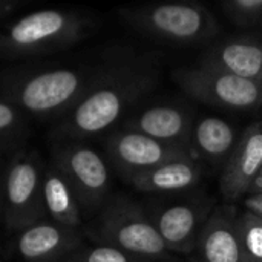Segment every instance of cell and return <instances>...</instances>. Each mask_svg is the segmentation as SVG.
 <instances>
[{
  "label": "cell",
  "mask_w": 262,
  "mask_h": 262,
  "mask_svg": "<svg viewBox=\"0 0 262 262\" xmlns=\"http://www.w3.org/2000/svg\"><path fill=\"white\" fill-rule=\"evenodd\" d=\"M239 137L233 126L218 117H203L193 124L192 150L216 167H224L233 154Z\"/></svg>",
  "instance_id": "cell-18"
},
{
  "label": "cell",
  "mask_w": 262,
  "mask_h": 262,
  "mask_svg": "<svg viewBox=\"0 0 262 262\" xmlns=\"http://www.w3.org/2000/svg\"><path fill=\"white\" fill-rule=\"evenodd\" d=\"M200 64L262 83V38L236 35L221 40L200 58Z\"/></svg>",
  "instance_id": "cell-14"
},
{
  "label": "cell",
  "mask_w": 262,
  "mask_h": 262,
  "mask_svg": "<svg viewBox=\"0 0 262 262\" xmlns=\"http://www.w3.org/2000/svg\"><path fill=\"white\" fill-rule=\"evenodd\" d=\"M84 236L94 244L109 246L149 261L170 259V252L147 212L126 195H111L94 223L86 227Z\"/></svg>",
  "instance_id": "cell-4"
},
{
  "label": "cell",
  "mask_w": 262,
  "mask_h": 262,
  "mask_svg": "<svg viewBox=\"0 0 262 262\" xmlns=\"http://www.w3.org/2000/svg\"><path fill=\"white\" fill-rule=\"evenodd\" d=\"M20 6H21V2L18 0H0V20L12 15Z\"/></svg>",
  "instance_id": "cell-24"
},
{
  "label": "cell",
  "mask_w": 262,
  "mask_h": 262,
  "mask_svg": "<svg viewBox=\"0 0 262 262\" xmlns=\"http://www.w3.org/2000/svg\"><path fill=\"white\" fill-rule=\"evenodd\" d=\"M173 80L190 98L229 111L247 112L262 104V83L250 81L226 71L200 64L180 68Z\"/></svg>",
  "instance_id": "cell-8"
},
{
  "label": "cell",
  "mask_w": 262,
  "mask_h": 262,
  "mask_svg": "<svg viewBox=\"0 0 262 262\" xmlns=\"http://www.w3.org/2000/svg\"><path fill=\"white\" fill-rule=\"evenodd\" d=\"M0 262H6L5 261V256H3V252H2V247H0Z\"/></svg>",
  "instance_id": "cell-26"
},
{
  "label": "cell",
  "mask_w": 262,
  "mask_h": 262,
  "mask_svg": "<svg viewBox=\"0 0 262 262\" xmlns=\"http://www.w3.org/2000/svg\"><path fill=\"white\" fill-rule=\"evenodd\" d=\"M193 117L186 107L175 104H155L127 118L123 129L140 132L157 141L183 147L193 154Z\"/></svg>",
  "instance_id": "cell-13"
},
{
  "label": "cell",
  "mask_w": 262,
  "mask_h": 262,
  "mask_svg": "<svg viewBox=\"0 0 262 262\" xmlns=\"http://www.w3.org/2000/svg\"><path fill=\"white\" fill-rule=\"evenodd\" d=\"M2 169H3V167H0V181H2Z\"/></svg>",
  "instance_id": "cell-27"
},
{
  "label": "cell",
  "mask_w": 262,
  "mask_h": 262,
  "mask_svg": "<svg viewBox=\"0 0 262 262\" xmlns=\"http://www.w3.org/2000/svg\"><path fill=\"white\" fill-rule=\"evenodd\" d=\"M203 177V167L193 157L164 163L127 181L143 193H177L195 187Z\"/></svg>",
  "instance_id": "cell-17"
},
{
  "label": "cell",
  "mask_w": 262,
  "mask_h": 262,
  "mask_svg": "<svg viewBox=\"0 0 262 262\" xmlns=\"http://www.w3.org/2000/svg\"><path fill=\"white\" fill-rule=\"evenodd\" d=\"M212 207L213 203L203 198L155 207V210L147 215L170 253L189 255L195 252L203 226L213 212Z\"/></svg>",
  "instance_id": "cell-10"
},
{
  "label": "cell",
  "mask_w": 262,
  "mask_h": 262,
  "mask_svg": "<svg viewBox=\"0 0 262 262\" xmlns=\"http://www.w3.org/2000/svg\"><path fill=\"white\" fill-rule=\"evenodd\" d=\"M49 160L74 189L83 213L97 215L111 198V166L94 147L80 140H57Z\"/></svg>",
  "instance_id": "cell-7"
},
{
  "label": "cell",
  "mask_w": 262,
  "mask_h": 262,
  "mask_svg": "<svg viewBox=\"0 0 262 262\" xmlns=\"http://www.w3.org/2000/svg\"><path fill=\"white\" fill-rule=\"evenodd\" d=\"M236 227L246 262H262V218L246 210L236 218Z\"/></svg>",
  "instance_id": "cell-20"
},
{
  "label": "cell",
  "mask_w": 262,
  "mask_h": 262,
  "mask_svg": "<svg viewBox=\"0 0 262 262\" xmlns=\"http://www.w3.org/2000/svg\"><path fill=\"white\" fill-rule=\"evenodd\" d=\"M246 207L249 212L258 215L262 218V192L259 193H253V195H247L246 196Z\"/></svg>",
  "instance_id": "cell-23"
},
{
  "label": "cell",
  "mask_w": 262,
  "mask_h": 262,
  "mask_svg": "<svg viewBox=\"0 0 262 262\" xmlns=\"http://www.w3.org/2000/svg\"><path fill=\"white\" fill-rule=\"evenodd\" d=\"M97 68L98 61L3 69L0 71V97L25 115L57 121L83 95Z\"/></svg>",
  "instance_id": "cell-2"
},
{
  "label": "cell",
  "mask_w": 262,
  "mask_h": 262,
  "mask_svg": "<svg viewBox=\"0 0 262 262\" xmlns=\"http://www.w3.org/2000/svg\"><path fill=\"white\" fill-rule=\"evenodd\" d=\"M29 137L26 115L12 103L0 97V154L14 155L25 149Z\"/></svg>",
  "instance_id": "cell-19"
},
{
  "label": "cell",
  "mask_w": 262,
  "mask_h": 262,
  "mask_svg": "<svg viewBox=\"0 0 262 262\" xmlns=\"http://www.w3.org/2000/svg\"><path fill=\"white\" fill-rule=\"evenodd\" d=\"M118 15L130 29L170 45H201L220 32L213 14L196 2L124 6Z\"/></svg>",
  "instance_id": "cell-5"
},
{
  "label": "cell",
  "mask_w": 262,
  "mask_h": 262,
  "mask_svg": "<svg viewBox=\"0 0 262 262\" xmlns=\"http://www.w3.org/2000/svg\"><path fill=\"white\" fill-rule=\"evenodd\" d=\"M223 11L236 26H256L262 20V0H229Z\"/></svg>",
  "instance_id": "cell-22"
},
{
  "label": "cell",
  "mask_w": 262,
  "mask_h": 262,
  "mask_svg": "<svg viewBox=\"0 0 262 262\" xmlns=\"http://www.w3.org/2000/svg\"><path fill=\"white\" fill-rule=\"evenodd\" d=\"M100 26L97 14L81 8H45L0 28V58L31 60L89 38Z\"/></svg>",
  "instance_id": "cell-3"
},
{
  "label": "cell",
  "mask_w": 262,
  "mask_h": 262,
  "mask_svg": "<svg viewBox=\"0 0 262 262\" xmlns=\"http://www.w3.org/2000/svg\"><path fill=\"white\" fill-rule=\"evenodd\" d=\"M161 78L158 52H135L115 48L98 60L97 74L77 103L55 121L57 140L86 141L103 135L143 97L152 92Z\"/></svg>",
  "instance_id": "cell-1"
},
{
  "label": "cell",
  "mask_w": 262,
  "mask_h": 262,
  "mask_svg": "<svg viewBox=\"0 0 262 262\" xmlns=\"http://www.w3.org/2000/svg\"><path fill=\"white\" fill-rule=\"evenodd\" d=\"M104 154L109 166H112L126 183L164 163L189 157L196 158L187 149L157 141L129 129H118L106 135Z\"/></svg>",
  "instance_id": "cell-9"
},
{
  "label": "cell",
  "mask_w": 262,
  "mask_h": 262,
  "mask_svg": "<svg viewBox=\"0 0 262 262\" xmlns=\"http://www.w3.org/2000/svg\"><path fill=\"white\" fill-rule=\"evenodd\" d=\"M45 160L35 149H21L2 169L0 221L14 233L46 220L41 195Z\"/></svg>",
  "instance_id": "cell-6"
},
{
  "label": "cell",
  "mask_w": 262,
  "mask_h": 262,
  "mask_svg": "<svg viewBox=\"0 0 262 262\" xmlns=\"http://www.w3.org/2000/svg\"><path fill=\"white\" fill-rule=\"evenodd\" d=\"M259 192H262V167H261V170H259V173L256 175L255 181L252 183L250 190H249V193H247V195H253V193H259Z\"/></svg>",
  "instance_id": "cell-25"
},
{
  "label": "cell",
  "mask_w": 262,
  "mask_h": 262,
  "mask_svg": "<svg viewBox=\"0 0 262 262\" xmlns=\"http://www.w3.org/2000/svg\"><path fill=\"white\" fill-rule=\"evenodd\" d=\"M64 262H154L140 256L129 255L118 249L94 244V243H83Z\"/></svg>",
  "instance_id": "cell-21"
},
{
  "label": "cell",
  "mask_w": 262,
  "mask_h": 262,
  "mask_svg": "<svg viewBox=\"0 0 262 262\" xmlns=\"http://www.w3.org/2000/svg\"><path fill=\"white\" fill-rule=\"evenodd\" d=\"M41 195L46 218L68 230L84 235L83 210L77 195L58 167L51 161H45L41 177Z\"/></svg>",
  "instance_id": "cell-16"
},
{
  "label": "cell",
  "mask_w": 262,
  "mask_h": 262,
  "mask_svg": "<svg viewBox=\"0 0 262 262\" xmlns=\"http://www.w3.org/2000/svg\"><path fill=\"white\" fill-rule=\"evenodd\" d=\"M259 25H261V26H262V20H261V23H259Z\"/></svg>",
  "instance_id": "cell-28"
},
{
  "label": "cell",
  "mask_w": 262,
  "mask_h": 262,
  "mask_svg": "<svg viewBox=\"0 0 262 262\" xmlns=\"http://www.w3.org/2000/svg\"><path fill=\"white\" fill-rule=\"evenodd\" d=\"M262 167V121L249 126L236 143L233 154L223 167L220 190L227 201L247 196Z\"/></svg>",
  "instance_id": "cell-12"
},
{
  "label": "cell",
  "mask_w": 262,
  "mask_h": 262,
  "mask_svg": "<svg viewBox=\"0 0 262 262\" xmlns=\"http://www.w3.org/2000/svg\"><path fill=\"white\" fill-rule=\"evenodd\" d=\"M236 215L229 209H218L210 213L198 236L193 262H246Z\"/></svg>",
  "instance_id": "cell-15"
},
{
  "label": "cell",
  "mask_w": 262,
  "mask_h": 262,
  "mask_svg": "<svg viewBox=\"0 0 262 262\" xmlns=\"http://www.w3.org/2000/svg\"><path fill=\"white\" fill-rule=\"evenodd\" d=\"M84 235L52 221H37L17 233L15 250L23 262H64L83 243Z\"/></svg>",
  "instance_id": "cell-11"
}]
</instances>
